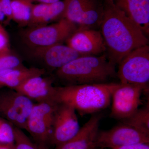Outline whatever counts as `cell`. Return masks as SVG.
<instances>
[{
	"label": "cell",
	"instance_id": "obj_1",
	"mask_svg": "<svg viewBox=\"0 0 149 149\" xmlns=\"http://www.w3.org/2000/svg\"><path fill=\"white\" fill-rule=\"evenodd\" d=\"M100 25L108 54L115 65L133 50L148 45L141 29L116 6L113 0H104Z\"/></svg>",
	"mask_w": 149,
	"mask_h": 149
},
{
	"label": "cell",
	"instance_id": "obj_2",
	"mask_svg": "<svg viewBox=\"0 0 149 149\" xmlns=\"http://www.w3.org/2000/svg\"><path fill=\"white\" fill-rule=\"evenodd\" d=\"M119 85L105 83L54 87L53 100L55 103L72 107L81 115L92 114L109 106L113 93Z\"/></svg>",
	"mask_w": 149,
	"mask_h": 149
},
{
	"label": "cell",
	"instance_id": "obj_3",
	"mask_svg": "<svg viewBox=\"0 0 149 149\" xmlns=\"http://www.w3.org/2000/svg\"><path fill=\"white\" fill-rule=\"evenodd\" d=\"M115 65L106 54L82 56L57 70L56 74L65 85L108 83L116 76Z\"/></svg>",
	"mask_w": 149,
	"mask_h": 149
},
{
	"label": "cell",
	"instance_id": "obj_4",
	"mask_svg": "<svg viewBox=\"0 0 149 149\" xmlns=\"http://www.w3.org/2000/svg\"><path fill=\"white\" fill-rule=\"evenodd\" d=\"M116 76L120 84L139 85L147 90L149 81V47L133 50L118 64Z\"/></svg>",
	"mask_w": 149,
	"mask_h": 149
},
{
	"label": "cell",
	"instance_id": "obj_5",
	"mask_svg": "<svg viewBox=\"0 0 149 149\" xmlns=\"http://www.w3.org/2000/svg\"><path fill=\"white\" fill-rule=\"evenodd\" d=\"M57 104L43 102L34 104L27 120L26 130L36 144L43 149H47L52 144L54 115Z\"/></svg>",
	"mask_w": 149,
	"mask_h": 149
},
{
	"label": "cell",
	"instance_id": "obj_6",
	"mask_svg": "<svg viewBox=\"0 0 149 149\" xmlns=\"http://www.w3.org/2000/svg\"><path fill=\"white\" fill-rule=\"evenodd\" d=\"M77 29L76 25L64 18L56 23L30 27L24 38L30 45L37 48L61 44Z\"/></svg>",
	"mask_w": 149,
	"mask_h": 149
},
{
	"label": "cell",
	"instance_id": "obj_7",
	"mask_svg": "<svg viewBox=\"0 0 149 149\" xmlns=\"http://www.w3.org/2000/svg\"><path fill=\"white\" fill-rule=\"evenodd\" d=\"M34 104L31 100L13 89L0 91V116L22 130H26Z\"/></svg>",
	"mask_w": 149,
	"mask_h": 149
},
{
	"label": "cell",
	"instance_id": "obj_8",
	"mask_svg": "<svg viewBox=\"0 0 149 149\" xmlns=\"http://www.w3.org/2000/svg\"><path fill=\"white\" fill-rule=\"evenodd\" d=\"M149 143V135L123 123L110 130L99 131L94 147L111 149L132 144Z\"/></svg>",
	"mask_w": 149,
	"mask_h": 149
},
{
	"label": "cell",
	"instance_id": "obj_9",
	"mask_svg": "<svg viewBox=\"0 0 149 149\" xmlns=\"http://www.w3.org/2000/svg\"><path fill=\"white\" fill-rule=\"evenodd\" d=\"M146 90L139 85L119 83L112 95L111 117L123 120L131 116L139 109Z\"/></svg>",
	"mask_w": 149,
	"mask_h": 149
},
{
	"label": "cell",
	"instance_id": "obj_10",
	"mask_svg": "<svg viewBox=\"0 0 149 149\" xmlns=\"http://www.w3.org/2000/svg\"><path fill=\"white\" fill-rule=\"evenodd\" d=\"M65 8L62 18L80 27L100 25L103 8L98 0H65Z\"/></svg>",
	"mask_w": 149,
	"mask_h": 149
},
{
	"label": "cell",
	"instance_id": "obj_11",
	"mask_svg": "<svg viewBox=\"0 0 149 149\" xmlns=\"http://www.w3.org/2000/svg\"><path fill=\"white\" fill-rule=\"evenodd\" d=\"M76 111L68 105L57 104L52 133V144L56 146L69 141L80 129Z\"/></svg>",
	"mask_w": 149,
	"mask_h": 149
},
{
	"label": "cell",
	"instance_id": "obj_12",
	"mask_svg": "<svg viewBox=\"0 0 149 149\" xmlns=\"http://www.w3.org/2000/svg\"><path fill=\"white\" fill-rule=\"evenodd\" d=\"M66 45L83 55L98 56L107 51L100 31L80 27L68 38Z\"/></svg>",
	"mask_w": 149,
	"mask_h": 149
},
{
	"label": "cell",
	"instance_id": "obj_13",
	"mask_svg": "<svg viewBox=\"0 0 149 149\" xmlns=\"http://www.w3.org/2000/svg\"><path fill=\"white\" fill-rule=\"evenodd\" d=\"M54 88L51 79L40 75L29 78L14 90L38 103H54L53 100Z\"/></svg>",
	"mask_w": 149,
	"mask_h": 149
},
{
	"label": "cell",
	"instance_id": "obj_14",
	"mask_svg": "<svg viewBox=\"0 0 149 149\" xmlns=\"http://www.w3.org/2000/svg\"><path fill=\"white\" fill-rule=\"evenodd\" d=\"M101 116L94 115L72 139L56 147V149H93L99 131Z\"/></svg>",
	"mask_w": 149,
	"mask_h": 149
},
{
	"label": "cell",
	"instance_id": "obj_15",
	"mask_svg": "<svg viewBox=\"0 0 149 149\" xmlns=\"http://www.w3.org/2000/svg\"><path fill=\"white\" fill-rule=\"evenodd\" d=\"M146 35L149 33V0H113Z\"/></svg>",
	"mask_w": 149,
	"mask_h": 149
},
{
	"label": "cell",
	"instance_id": "obj_16",
	"mask_svg": "<svg viewBox=\"0 0 149 149\" xmlns=\"http://www.w3.org/2000/svg\"><path fill=\"white\" fill-rule=\"evenodd\" d=\"M36 54L44 60L47 65L57 70L75 58L85 56L77 52L69 46L62 44L37 48Z\"/></svg>",
	"mask_w": 149,
	"mask_h": 149
},
{
	"label": "cell",
	"instance_id": "obj_17",
	"mask_svg": "<svg viewBox=\"0 0 149 149\" xmlns=\"http://www.w3.org/2000/svg\"><path fill=\"white\" fill-rule=\"evenodd\" d=\"M65 8V0L52 3L33 4L28 26L32 27L46 25L57 19L61 18Z\"/></svg>",
	"mask_w": 149,
	"mask_h": 149
},
{
	"label": "cell",
	"instance_id": "obj_18",
	"mask_svg": "<svg viewBox=\"0 0 149 149\" xmlns=\"http://www.w3.org/2000/svg\"><path fill=\"white\" fill-rule=\"evenodd\" d=\"M45 73V70L42 68L24 66L2 70L0 71V89L7 87L14 90L29 78L43 75Z\"/></svg>",
	"mask_w": 149,
	"mask_h": 149
},
{
	"label": "cell",
	"instance_id": "obj_19",
	"mask_svg": "<svg viewBox=\"0 0 149 149\" xmlns=\"http://www.w3.org/2000/svg\"><path fill=\"white\" fill-rule=\"evenodd\" d=\"M33 0H11L12 20L21 26L28 25Z\"/></svg>",
	"mask_w": 149,
	"mask_h": 149
},
{
	"label": "cell",
	"instance_id": "obj_20",
	"mask_svg": "<svg viewBox=\"0 0 149 149\" xmlns=\"http://www.w3.org/2000/svg\"><path fill=\"white\" fill-rule=\"evenodd\" d=\"M122 121L123 123L149 135V105L139 109L131 116Z\"/></svg>",
	"mask_w": 149,
	"mask_h": 149
},
{
	"label": "cell",
	"instance_id": "obj_21",
	"mask_svg": "<svg viewBox=\"0 0 149 149\" xmlns=\"http://www.w3.org/2000/svg\"><path fill=\"white\" fill-rule=\"evenodd\" d=\"M15 149H43L34 143L20 128L14 126Z\"/></svg>",
	"mask_w": 149,
	"mask_h": 149
},
{
	"label": "cell",
	"instance_id": "obj_22",
	"mask_svg": "<svg viewBox=\"0 0 149 149\" xmlns=\"http://www.w3.org/2000/svg\"><path fill=\"white\" fill-rule=\"evenodd\" d=\"M23 66L21 61L17 56L12 54L10 51L0 53V71Z\"/></svg>",
	"mask_w": 149,
	"mask_h": 149
},
{
	"label": "cell",
	"instance_id": "obj_23",
	"mask_svg": "<svg viewBox=\"0 0 149 149\" xmlns=\"http://www.w3.org/2000/svg\"><path fill=\"white\" fill-rule=\"evenodd\" d=\"M0 143H14V126L7 120L0 118Z\"/></svg>",
	"mask_w": 149,
	"mask_h": 149
},
{
	"label": "cell",
	"instance_id": "obj_24",
	"mask_svg": "<svg viewBox=\"0 0 149 149\" xmlns=\"http://www.w3.org/2000/svg\"><path fill=\"white\" fill-rule=\"evenodd\" d=\"M9 37L2 24H0V53L10 51Z\"/></svg>",
	"mask_w": 149,
	"mask_h": 149
},
{
	"label": "cell",
	"instance_id": "obj_25",
	"mask_svg": "<svg viewBox=\"0 0 149 149\" xmlns=\"http://www.w3.org/2000/svg\"><path fill=\"white\" fill-rule=\"evenodd\" d=\"M5 16L6 22L12 20L11 0H0Z\"/></svg>",
	"mask_w": 149,
	"mask_h": 149
},
{
	"label": "cell",
	"instance_id": "obj_26",
	"mask_svg": "<svg viewBox=\"0 0 149 149\" xmlns=\"http://www.w3.org/2000/svg\"><path fill=\"white\" fill-rule=\"evenodd\" d=\"M93 149H149V143H139L127 145L111 149L94 148Z\"/></svg>",
	"mask_w": 149,
	"mask_h": 149
},
{
	"label": "cell",
	"instance_id": "obj_27",
	"mask_svg": "<svg viewBox=\"0 0 149 149\" xmlns=\"http://www.w3.org/2000/svg\"><path fill=\"white\" fill-rule=\"evenodd\" d=\"M0 149H15L14 143H0Z\"/></svg>",
	"mask_w": 149,
	"mask_h": 149
},
{
	"label": "cell",
	"instance_id": "obj_28",
	"mask_svg": "<svg viewBox=\"0 0 149 149\" xmlns=\"http://www.w3.org/2000/svg\"><path fill=\"white\" fill-rule=\"evenodd\" d=\"M63 0H33V1L38 2L40 3H52L57 2Z\"/></svg>",
	"mask_w": 149,
	"mask_h": 149
},
{
	"label": "cell",
	"instance_id": "obj_29",
	"mask_svg": "<svg viewBox=\"0 0 149 149\" xmlns=\"http://www.w3.org/2000/svg\"><path fill=\"white\" fill-rule=\"evenodd\" d=\"M5 17V15L3 10L2 6L0 2V21H3Z\"/></svg>",
	"mask_w": 149,
	"mask_h": 149
},
{
	"label": "cell",
	"instance_id": "obj_30",
	"mask_svg": "<svg viewBox=\"0 0 149 149\" xmlns=\"http://www.w3.org/2000/svg\"></svg>",
	"mask_w": 149,
	"mask_h": 149
}]
</instances>
